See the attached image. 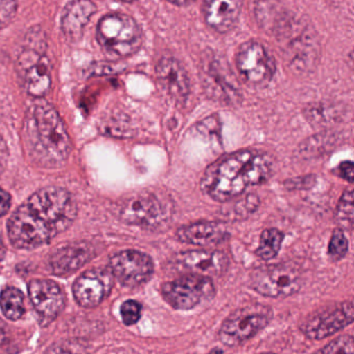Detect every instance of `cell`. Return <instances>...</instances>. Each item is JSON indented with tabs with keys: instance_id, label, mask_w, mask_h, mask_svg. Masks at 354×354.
<instances>
[{
	"instance_id": "obj_1",
	"label": "cell",
	"mask_w": 354,
	"mask_h": 354,
	"mask_svg": "<svg viewBox=\"0 0 354 354\" xmlns=\"http://www.w3.org/2000/svg\"><path fill=\"white\" fill-rule=\"evenodd\" d=\"M76 214V201L68 189L43 187L12 214L8 222V239L17 249H35L66 231Z\"/></svg>"
},
{
	"instance_id": "obj_2",
	"label": "cell",
	"mask_w": 354,
	"mask_h": 354,
	"mask_svg": "<svg viewBox=\"0 0 354 354\" xmlns=\"http://www.w3.org/2000/svg\"><path fill=\"white\" fill-rule=\"evenodd\" d=\"M272 172L274 162L269 156L245 149L212 164L204 174L201 187L216 201H230L247 187L265 183Z\"/></svg>"
},
{
	"instance_id": "obj_3",
	"label": "cell",
	"mask_w": 354,
	"mask_h": 354,
	"mask_svg": "<svg viewBox=\"0 0 354 354\" xmlns=\"http://www.w3.org/2000/svg\"><path fill=\"white\" fill-rule=\"evenodd\" d=\"M23 139L29 157L44 168L62 167L72 151L64 122L46 101L35 102L27 110Z\"/></svg>"
},
{
	"instance_id": "obj_4",
	"label": "cell",
	"mask_w": 354,
	"mask_h": 354,
	"mask_svg": "<svg viewBox=\"0 0 354 354\" xmlns=\"http://www.w3.org/2000/svg\"><path fill=\"white\" fill-rule=\"evenodd\" d=\"M97 39L110 57H129L143 45V31L139 23L126 14H109L99 21Z\"/></svg>"
},
{
	"instance_id": "obj_5",
	"label": "cell",
	"mask_w": 354,
	"mask_h": 354,
	"mask_svg": "<svg viewBox=\"0 0 354 354\" xmlns=\"http://www.w3.org/2000/svg\"><path fill=\"white\" fill-rule=\"evenodd\" d=\"M278 39L284 48L289 66L294 71L311 70L319 56V43L309 25L295 21H286L278 32Z\"/></svg>"
},
{
	"instance_id": "obj_6",
	"label": "cell",
	"mask_w": 354,
	"mask_h": 354,
	"mask_svg": "<svg viewBox=\"0 0 354 354\" xmlns=\"http://www.w3.org/2000/svg\"><path fill=\"white\" fill-rule=\"evenodd\" d=\"M272 310L267 306L253 305L237 309L220 326L218 337L227 346L234 347L255 337L272 322Z\"/></svg>"
},
{
	"instance_id": "obj_7",
	"label": "cell",
	"mask_w": 354,
	"mask_h": 354,
	"mask_svg": "<svg viewBox=\"0 0 354 354\" xmlns=\"http://www.w3.org/2000/svg\"><path fill=\"white\" fill-rule=\"evenodd\" d=\"M118 216L125 224L156 227L170 216V204L150 192H141L125 198L118 205Z\"/></svg>"
},
{
	"instance_id": "obj_8",
	"label": "cell",
	"mask_w": 354,
	"mask_h": 354,
	"mask_svg": "<svg viewBox=\"0 0 354 354\" xmlns=\"http://www.w3.org/2000/svg\"><path fill=\"white\" fill-rule=\"evenodd\" d=\"M161 295L174 309L188 311L213 299L215 286L208 277L184 274L162 284Z\"/></svg>"
},
{
	"instance_id": "obj_9",
	"label": "cell",
	"mask_w": 354,
	"mask_h": 354,
	"mask_svg": "<svg viewBox=\"0 0 354 354\" xmlns=\"http://www.w3.org/2000/svg\"><path fill=\"white\" fill-rule=\"evenodd\" d=\"M251 286L264 297L278 299L299 292L303 278L299 268L292 264L278 263L254 270Z\"/></svg>"
},
{
	"instance_id": "obj_10",
	"label": "cell",
	"mask_w": 354,
	"mask_h": 354,
	"mask_svg": "<svg viewBox=\"0 0 354 354\" xmlns=\"http://www.w3.org/2000/svg\"><path fill=\"white\" fill-rule=\"evenodd\" d=\"M354 308L351 301L326 306L310 314L301 324L303 334L311 340H322L334 336L353 322Z\"/></svg>"
},
{
	"instance_id": "obj_11",
	"label": "cell",
	"mask_w": 354,
	"mask_h": 354,
	"mask_svg": "<svg viewBox=\"0 0 354 354\" xmlns=\"http://www.w3.org/2000/svg\"><path fill=\"white\" fill-rule=\"evenodd\" d=\"M236 66L245 82L255 86L267 84L276 72V62L272 54L261 43L253 39L239 47Z\"/></svg>"
},
{
	"instance_id": "obj_12",
	"label": "cell",
	"mask_w": 354,
	"mask_h": 354,
	"mask_svg": "<svg viewBox=\"0 0 354 354\" xmlns=\"http://www.w3.org/2000/svg\"><path fill=\"white\" fill-rule=\"evenodd\" d=\"M17 74L21 85L27 93L41 99L51 86V70L49 60L41 50L27 48L17 60Z\"/></svg>"
},
{
	"instance_id": "obj_13",
	"label": "cell",
	"mask_w": 354,
	"mask_h": 354,
	"mask_svg": "<svg viewBox=\"0 0 354 354\" xmlns=\"http://www.w3.org/2000/svg\"><path fill=\"white\" fill-rule=\"evenodd\" d=\"M109 270L123 286L135 288L147 283L153 276L152 258L143 252L127 250L110 259Z\"/></svg>"
},
{
	"instance_id": "obj_14",
	"label": "cell",
	"mask_w": 354,
	"mask_h": 354,
	"mask_svg": "<svg viewBox=\"0 0 354 354\" xmlns=\"http://www.w3.org/2000/svg\"><path fill=\"white\" fill-rule=\"evenodd\" d=\"M172 263L178 272L185 274H197L212 279V277L222 276L228 270L230 260L222 252L195 250L178 254Z\"/></svg>"
},
{
	"instance_id": "obj_15",
	"label": "cell",
	"mask_w": 354,
	"mask_h": 354,
	"mask_svg": "<svg viewBox=\"0 0 354 354\" xmlns=\"http://www.w3.org/2000/svg\"><path fill=\"white\" fill-rule=\"evenodd\" d=\"M202 74L206 93L214 101L226 105H233L240 102L239 85L235 81L232 72L222 62L213 59L206 62Z\"/></svg>"
},
{
	"instance_id": "obj_16",
	"label": "cell",
	"mask_w": 354,
	"mask_h": 354,
	"mask_svg": "<svg viewBox=\"0 0 354 354\" xmlns=\"http://www.w3.org/2000/svg\"><path fill=\"white\" fill-rule=\"evenodd\" d=\"M114 279L109 268H96L87 270L73 285L75 299L81 307H97L112 291Z\"/></svg>"
},
{
	"instance_id": "obj_17",
	"label": "cell",
	"mask_w": 354,
	"mask_h": 354,
	"mask_svg": "<svg viewBox=\"0 0 354 354\" xmlns=\"http://www.w3.org/2000/svg\"><path fill=\"white\" fill-rule=\"evenodd\" d=\"M29 297L43 320H53L66 304L64 291L53 281L33 280L28 285Z\"/></svg>"
},
{
	"instance_id": "obj_18",
	"label": "cell",
	"mask_w": 354,
	"mask_h": 354,
	"mask_svg": "<svg viewBox=\"0 0 354 354\" xmlns=\"http://www.w3.org/2000/svg\"><path fill=\"white\" fill-rule=\"evenodd\" d=\"M156 77L163 91L175 101H186L191 82L186 70L175 57H162L156 66Z\"/></svg>"
},
{
	"instance_id": "obj_19",
	"label": "cell",
	"mask_w": 354,
	"mask_h": 354,
	"mask_svg": "<svg viewBox=\"0 0 354 354\" xmlns=\"http://www.w3.org/2000/svg\"><path fill=\"white\" fill-rule=\"evenodd\" d=\"M242 6L243 0H204V20L216 32H229L238 22Z\"/></svg>"
},
{
	"instance_id": "obj_20",
	"label": "cell",
	"mask_w": 354,
	"mask_h": 354,
	"mask_svg": "<svg viewBox=\"0 0 354 354\" xmlns=\"http://www.w3.org/2000/svg\"><path fill=\"white\" fill-rule=\"evenodd\" d=\"M96 12L97 6L91 0H72L69 2L60 19V28L66 39L73 43L78 41Z\"/></svg>"
},
{
	"instance_id": "obj_21",
	"label": "cell",
	"mask_w": 354,
	"mask_h": 354,
	"mask_svg": "<svg viewBox=\"0 0 354 354\" xmlns=\"http://www.w3.org/2000/svg\"><path fill=\"white\" fill-rule=\"evenodd\" d=\"M94 257L89 243H72L56 250L49 258V268L56 276H66L76 272Z\"/></svg>"
},
{
	"instance_id": "obj_22",
	"label": "cell",
	"mask_w": 354,
	"mask_h": 354,
	"mask_svg": "<svg viewBox=\"0 0 354 354\" xmlns=\"http://www.w3.org/2000/svg\"><path fill=\"white\" fill-rule=\"evenodd\" d=\"M177 236L183 243L208 247L226 241L229 233L222 223L199 222L178 229Z\"/></svg>"
},
{
	"instance_id": "obj_23",
	"label": "cell",
	"mask_w": 354,
	"mask_h": 354,
	"mask_svg": "<svg viewBox=\"0 0 354 354\" xmlns=\"http://www.w3.org/2000/svg\"><path fill=\"white\" fill-rule=\"evenodd\" d=\"M0 308L8 319H20L25 313L24 295L19 289L8 287L0 295Z\"/></svg>"
},
{
	"instance_id": "obj_24",
	"label": "cell",
	"mask_w": 354,
	"mask_h": 354,
	"mask_svg": "<svg viewBox=\"0 0 354 354\" xmlns=\"http://www.w3.org/2000/svg\"><path fill=\"white\" fill-rule=\"evenodd\" d=\"M283 241H284V234L280 230L274 228L266 229L262 232L259 248L256 253L261 259H272L280 252Z\"/></svg>"
},
{
	"instance_id": "obj_25",
	"label": "cell",
	"mask_w": 354,
	"mask_h": 354,
	"mask_svg": "<svg viewBox=\"0 0 354 354\" xmlns=\"http://www.w3.org/2000/svg\"><path fill=\"white\" fill-rule=\"evenodd\" d=\"M336 218L344 228L351 229L353 225V192L348 189L343 194L337 206Z\"/></svg>"
},
{
	"instance_id": "obj_26",
	"label": "cell",
	"mask_w": 354,
	"mask_h": 354,
	"mask_svg": "<svg viewBox=\"0 0 354 354\" xmlns=\"http://www.w3.org/2000/svg\"><path fill=\"white\" fill-rule=\"evenodd\" d=\"M305 115L308 120L314 124H326L328 122L336 120L337 111L333 107L318 104V105H311L305 110Z\"/></svg>"
},
{
	"instance_id": "obj_27",
	"label": "cell",
	"mask_w": 354,
	"mask_h": 354,
	"mask_svg": "<svg viewBox=\"0 0 354 354\" xmlns=\"http://www.w3.org/2000/svg\"><path fill=\"white\" fill-rule=\"evenodd\" d=\"M259 205V197L256 194H249L234 204L230 212V216H234L236 220L247 218L249 214H254L257 210Z\"/></svg>"
},
{
	"instance_id": "obj_28",
	"label": "cell",
	"mask_w": 354,
	"mask_h": 354,
	"mask_svg": "<svg viewBox=\"0 0 354 354\" xmlns=\"http://www.w3.org/2000/svg\"><path fill=\"white\" fill-rule=\"evenodd\" d=\"M348 251V239L345 236V233L341 229H336L333 233L330 239V245H328V256L333 260L342 259Z\"/></svg>"
},
{
	"instance_id": "obj_29",
	"label": "cell",
	"mask_w": 354,
	"mask_h": 354,
	"mask_svg": "<svg viewBox=\"0 0 354 354\" xmlns=\"http://www.w3.org/2000/svg\"><path fill=\"white\" fill-rule=\"evenodd\" d=\"M315 354H354L353 338L351 336L339 337Z\"/></svg>"
},
{
	"instance_id": "obj_30",
	"label": "cell",
	"mask_w": 354,
	"mask_h": 354,
	"mask_svg": "<svg viewBox=\"0 0 354 354\" xmlns=\"http://www.w3.org/2000/svg\"><path fill=\"white\" fill-rule=\"evenodd\" d=\"M141 306L136 301H125L121 307V316H122L123 322L126 326H133L139 322L141 318Z\"/></svg>"
},
{
	"instance_id": "obj_31",
	"label": "cell",
	"mask_w": 354,
	"mask_h": 354,
	"mask_svg": "<svg viewBox=\"0 0 354 354\" xmlns=\"http://www.w3.org/2000/svg\"><path fill=\"white\" fill-rule=\"evenodd\" d=\"M18 8L17 0H0V28L14 19Z\"/></svg>"
},
{
	"instance_id": "obj_32",
	"label": "cell",
	"mask_w": 354,
	"mask_h": 354,
	"mask_svg": "<svg viewBox=\"0 0 354 354\" xmlns=\"http://www.w3.org/2000/svg\"><path fill=\"white\" fill-rule=\"evenodd\" d=\"M82 347L78 346L76 343L58 342L48 349L46 354H81Z\"/></svg>"
},
{
	"instance_id": "obj_33",
	"label": "cell",
	"mask_w": 354,
	"mask_h": 354,
	"mask_svg": "<svg viewBox=\"0 0 354 354\" xmlns=\"http://www.w3.org/2000/svg\"><path fill=\"white\" fill-rule=\"evenodd\" d=\"M315 183V176L299 177V178L291 179L286 181V187L288 189H309L313 187Z\"/></svg>"
},
{
	"instance_id": "obj_34",
	"label": "cell",
	"mask_w": 354,
	"mask_h": 354,
	"mask_svg": "<svg viewBox=\"0 0 354 354\" xmlns=\"http://www.w3.org/2000/svg\"><path fill=\"white\" fill-rule=\"evenodd\" d=\"M335 174L341 178L346 179L349 183L353 181V163L351 161L343 162L335 169Z\"/></svg>"
},
{
	"instance_id": "obj_35",
	"label": "cell",
	"mask_w": 354,
	"mask_h": 354,
	"mask_svg": "<svg viewBox=\"0 0 354 354\" xmlns=\"http://www.w3.org/2000/svg\"><path fill=\"white\" fill-rule=\"evenodd\" d=\"M8 161V149L3 137L0 135V176L6 170Z\"/></svg>"
},
{
	"instance_id": "obj_36",
	"label": "cell",
	"mask_w": 354,
	"mask_h": 354,
	"mask_svg": "<svg viewBox=\"0 0 354 354\" xmlns=\"http://www.w3.org/2000/svg\"><path fill=\"white\" fill-rule=\"evenodd\" d=\"M10 207V196L8 192L0 189V216H6Z\"/></svg>"
},
{
	"instance_id": "obj_37",
	"label": "cell",
	"mask_w": 354,
	"mask_h": 354,
	"mask_svg": "<svg viewBox=\"0 0 354 354\" xmlns=\"http://www.w3.org/2000/svg\"><path fill=\"white\" fill-rule=\"evenodd\" d=\"M6 336H8V328H6V324L0 319V345L3 344L4 341L6 340Z\"/></svg>"
},
{
	"instance_id": "obj_38",
	"label": "cell",
	"mask_w": 354,
	"mask_h": 354,
	"mask_svg": "<svg viewBox=\"0 0 354 354\" xmlns=\"http://www.w3.org/2000/svg\"><path fill=\"white\" fill-rule=\"evenodd\" d=\"M170 3L175 4V6H187V4H191V2L195 1V0H168Z\"/></svg>"
},
{
	"instance_id": "obj_39",
	"label": "cell",
	"mask_w": 354,
	"mask_h": 354,
	"mask_svg": "<svg viewBox=\"0 0 354 354\" xmlns=\"http://www.w3.org/2000/svg\"><path fill=\"white\" fill-rule=\"evenodd\" d=\"M222 353H222V349L214 348L213 351H210V353L208 354H222Z\"/></svg>"
},
{
	"instance_id": "obj_40",
	"label": "cell",
	"mask_w": 354,
	"mask_h": 354,
	"mask_svg": "<svg viewBox=\"0 0 354 354\" xmlns=\"http://www.w3.org/2000/svg\"><path fill=\"white\" fill-rule=\"evenodd\" d=\"M122 1H125V2H133V1H136V0H122Z\"/></svg>"
},
{
	"instance_id": "obj_41",
	"label": "cell",
	"mask_w": 354,
	"mask_h": 354,
	"mask_svg": "<svg viewBox=\"0 0 354 354\" xmlns=\"http://www.w3.org/2000/svg\"><path fill=\"white\" fill-rule=\"evenodd\" d=\"M264 354H274V353H264Z\"/></svg>"
}]
</instances>
